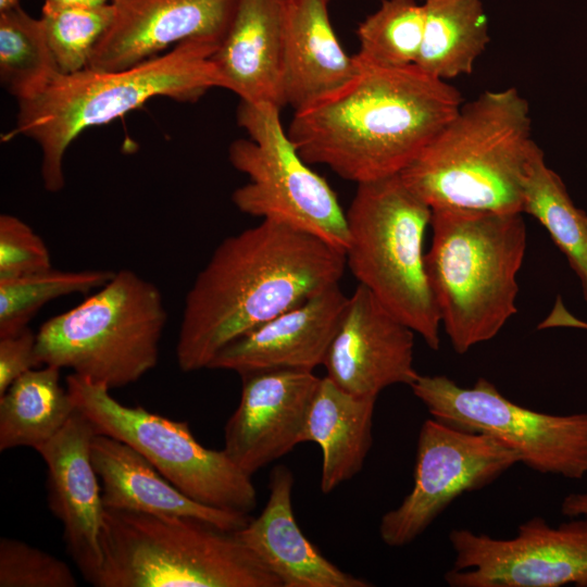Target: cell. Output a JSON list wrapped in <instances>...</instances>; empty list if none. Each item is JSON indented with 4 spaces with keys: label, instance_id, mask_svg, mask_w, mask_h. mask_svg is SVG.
<instances>
[{
    "label": "cell",
    "instance_id": "7c38bea8",
    "mask_svg": "<svg viewBox=\"0 0 587 587\" xmlns=\"http://www.w3.org/2000/svg\"><path fill=\"white\" fill-rule=\"evenodd\" d=\"M517 463L520 454L492 436L427 419L419 433L412 489L382 516V541L411 544L458 497L490 485Z\"/></svg>",
    "mask_w": 587,
    "mask_h": 587
},
{
    "label": "cell",
    "instance_id": "30bf717a",
    "mask_svg": "<svg viewBox=\"0 0 587 587\" xmlns=\"http://www.w3.org/2000/svg\"><path fill=\"white\" fill-rule=\"evenodd\" d=\"M66 389L75 409L98 434L116 438L146 458L168 482L189 498L205 505L249 514L257 507L251 476L222 450L202 446L187 422L124 405L110 388L74 373Z\"/></svg>",
    "mask_w": 587,
    "mask_h": 587
},
{
    "label": "cell",
    "instance_id": "484cf974",
    "mask_svg": "<svg viewBox=\"0 0 587 587\" xmlns=\"http://www.w3.org/2000/svg\"><path fill=\"white\" fill-rule=\"evenodd\" d=\"M523 213L534 216L549 233L578 277L587 303V214L572 201L561 177L539 148L523 185Z\"/></svg>",
    "mask_w": 587,
    "mask_h": 587
},
{
    "label": "cell",
    "instance_id": "9a60e30c",
    "mask_svg": "<svg viewBox=\"0 0 587 587\" xmlns=\"http://www.w3.org/2000/svg\"><path fill=\"white\" fill-rule=\"evenodd\" d=\"M240 376V400L225 424L223 450L252 476L301 444L308 409L321 377L313 371L290 369Z\"/></svg>",
    "mask_w": 587,
    "mask_h": 587
},
{
    "label": "cell",
    "instance_id": "9c48e42d",
    "mask_svg": "<svg viewBox=\"0 0 587 587\" xmlns=\"http://www.w3.org/2000/svg\"><path fill=\"white\" fill-rule=\"evenodd\" d=\"M280 109L241 101L238 125L249 139L229 145L228 160L248 183L232 195L245 214L273 220L346 251V212L329 184L310 168L280 122Z\"/></svg>",
    "mask_w": 587,
    "mask_h": 587
},
{
    "label": "cell",
    "instance_id": "e575fe53",
    "mask_svg": "<svg viewBox=\"0 0 587 587\" xmlns=\"http://www.w3.org/2000/svg\"><path fill=\"white\" fill-rule=\"evenodd\" d=\"M112 0H45V3L57 7H98L111 3Z\"/></svg>",
    "mask_w": 587,
    "mask_h": 587
},
{
    "label": "cell",
    "instance_id": "4316f807",
    "mask_svg": "<svg viewBox=\"0 0 587 587\" xmlns=\"http://www.w3.org/2000/svg\"><path fill=\"white\" fill-rule=\"evenodd\" d=\"M59 73L40 18L20 5L0 12V78L17 102L37 96Z\"/></svg>",
    "mask_w": 587,
    "mask_h": 587
},
{
    "label": "cell",
    "instance_id": "7402d4cb",
    "mask_svg": "<svg viewBox=\"0 0 587 587\" xmlns=\"http://www.w3.org/2000/svg\"><path fill=\"white\" fill-rule=\"evenodd\" d=\"M330 0H284L283 88L298 110L334 91L359 67L340 45L329 17Z\"/></svg>",
    "mask_w": 587,
    "mask_h": 587
},
{
    "label": "cell",
    "instance_id": "603a6c76",
    "mask_svg": "<svg viewBox=\"0 0 587 587\" xmlns=\"http://www.w3.org/2000/svg\"><path fill=\"white\" fill-rule=\"evenodd\" d=\"M377 398L348 392L322 377L310 402L301 433L302 442L322 450L320 488L328 494L355 476L373 444V416Z\"/></svg>",
    "mask_w": 587,
    "mask_h": 587
},
{
    "label": "cell",
    "instance_id": "d6986e66",
    "mask_svg": "<svg viewBox=\"0 0 587 587\" xmlns=\"http://www.w3.org/2000/svg\"><path fill=\"white\" fill-rule=\"evenodd\" d=\"M292 472L275 466L268 499L255 519L235 532L279 579L282 587H367V580L344 572L304 536L292 510Z\"/></svg>",
    "mask_w": 587,
    "mask_h": 587
},
{
    "label": "cell",
    "instance_id": "1f68e13d",
    "mask_svg": "<svg viewBox=\"0 0 587 587\" xmlns=\"http://www.w3.org/2000/svg\"><path fill=\"white\" fill-rule=\"evenodd\" d=\"M52 268L43 239L21 218L0 215V280Z\"/></svg>",
    "mask_w": 587,
    "mask_h": 587
},
{
    "label": "cell",
    "instance_id": "cb8c5ba5",
    "mask_svg": "<svg viewBox=\"0 0 587 587\" xmlns=\"http://www.w3.org/2000/svg\"><path fill=\"white\" fill-rule=\"evenodd\" d=\"M416 65L441 80L470 75L489 42L482 0H424Z\"/></svg>",
    "mask_w": 587,
    "mask_h": 587
},
{
    "label": "cell",
    "instance_id": "8992f818",
    "mask_svg": "<svg viewBox=\"0 0 587 587\" xmlns=\"http://www.w3.org/2000/svg\"><path fill=\"white\" fill-rule=\"evenodd\" d=\"M97 587H282L235 532L203 520L105 509Z\"/></svg>",
    "mask_w": 587,
    "mask_h": 587
},
{
    "label": "cell",
    "instance_id": "5b68a950",
    "mask_svg": "<svg viewBox=\"0 0 587 587\" xmlns=\"http://www.w3.org/2000/svg\"><path fill=\"white\" fill-rule=\"evenodd\" d=\"M425 266L441 325L463 354L495 338L516 312L527 243L523 213L432 210Z\"/></svg>",
    "mask_w": 587,
    "mask_h": 587
},
{
    "label": "cell",
    "instance_id": "d4e9b609",
    "mask_svg": "<svg viewBox=\"0 0 587 587\" xmlns=\"http://www.w3.org/2000/svg\"><path fill=\"white\" fill-rule=\"evenodd\" d=\"M60 367L43 365L16 378L0 396V451L51 439L75 412Z\"/></svg>",
    "mask_w": 587,
    "mask_h": 587
},
{
    "label": "cell",
    "instance_id": "e0dca14e",
    "mask_svg": "<svg viewBox=\"0 0 587 587\" xmlns=\"http://www.w3.org/2000/svg\"><path fill=\"white\" fill-rule=\"evenodd\" d=\"M238 0H112L113 21L89 68L118 71L190 39L221 43Z\"/></svg>",
    "mask_w": 587,
    "mask_h": 587
},
{
    "label": "cell",
    "instance_id": "83f0119b",
    "mask_svg": "<svg viewBox=\"0 0 587 587\" xmlns=\"http://www.w3.org/2000/svg\"><path fill=\"white\" fill-rule=\"evenodd\" d=\"M114 272L107 270L60 271L0 280V338L28 327L48 302L64 296L88 294L105 285Z\"/></svg>",
    "mask_w": 587,
    "mask_h": 587
},
{
    "label": "cell",
    "instance_id": "4fadbf2b",
    "mask_svg": "<svg viewBox=\"0 0 587 587\" xmlns=\"http://www.w3.org/2000/svg\"><path fill=\"white\" fill-rule=\"evenodd\" d=\"M451 587H587V516L551 526L540 516L517 527L511 538L465 528L449 533Z\"/></svg>",
    "mask_w": 587,
    "mask_h": 587
},
{
    "label": "cell",
    "instance_id": "2e32d148",
    "mask_svg": "<svg viewBox=\"0 0 587 587\" xmlns=\"http://www.w3.org/2000/svg\"><path fill=\"white\" fill-rule=\"evenodd\" d=\"M97 430L78 410L35 450L47 467V501L63 528V541L85 579L92 584L102 564L100 532L104 513L101 485L90 457Z\"/></svg>",
    "mask_w": 587,
    "mask_h": 587
},
{
    "label": "cell",
    "instance_id": "ba28073f",
    "mask_svg": "<svg viewBox=\"0 0 587 587\" xmlns=\"http://www.w3.org/2000/svg\"><path fill=\"white\" fill-rule=\"evenodd\" d=\"M166 309L159 288L122 268L36 334L39 365L70 369L110 389L138 382L158 363Z\"/></svg>",
    "mask_w": 587,
    "mask_h": 587
},
{
    "label": "cell",
    "instance_id": "f1b7e54d",
    "mask_svg": "<svg viewBox=\"0 0 587 587\" xmlns=\"http://www.w3.org/2000/svg\"><path fill=\"white\" fill-rule=\"evenodd\" d=\"M424 30L423 3L415 0H383L360 23L357 34L360 60L390 67L414 65Z\"/></svg>",
    "mask_w": 587,
    "mask_h": 587
},
{
    "label": "cell",
    "instance_id": "52a82bcc",
    "mask_svg": "<svg viewBox=\"0 0 587 587\" xmlns=\"http://www.w3.org/2000/svg\"><path fill=\"white\" fill-rule=\"evenodd\" d=\"M346 220L347 267L430 349L438 350L441 322L423 251L432 209L398 174L358 184Z\"/></svg>",
    "mask_w": 587,
    "mask_h": 587
},
{
    "label": "cell",
    "instance_id": "6da1fadb",
    "mask_svg": "<svg viewBox=\"0 0 587 587\" xmlns=\"http://www.w3.org/2000/svg\"><path fill=\"white\" fill-rule=\"evenodd\" d=\"M346 267L345 251L277 221L228 236L186 295L178 367L209 369L230 341L338 284Z\"/></svg>",
    "mask_w": 587,
    "mask_h": 587
},
{
    "label": "cell",
    "instance_id": "277c9868",
    "mask_svg": "<svg viewBox=\"0 0 587 587\" xmlns=\"http://www.w3.org/2000/svg\"><path fill=\"white\" fill-rule=\"evenodd\" d=\"M220 43L190 39L168 52L118 71L59 73L32 99L18 102L14 134L33 139L41 150V177L50 192L65 185L63 160L86 128L107 124L155 97L195 102L225 82L212 54Z\"/></svg>",
    "mask_w": 587,
    "mask_h": 587
},
{
    "label": "cell",
    "instance_id": "4dcf8cb0",
    "mask_svg": "<svg viewBox=\"0 0 587 587\" xmlns=\"http://www.w3.org/2000/svg\"><path fill=\"white\" fill-rule=\"evenodd\" d=\"M61 559L16 538L0 539V587H76Z\"/></svg>",
    "mask_w": 587,
    "mask_h": 587
},
{
    "label": "cell",
    "instance_id": "d6a6232c",
    "mask_svg": "<svg viewBox=\"0 0 587 587\" xmlns=\"http://www.w3.org/2000/svg\"><path fill=\"white\" fill-rule=\"evenodd\" d=\"M39 365L36 335L29 327L0 338V396L21 375Z\"/></svg>",
    "mask_w": 587,
    "mask_h": 587
},
{
    "label": "cell",
    "instance_id": "3957f363",
    "mask_svg": "<svg viewBox=\"0 0 587 587\" xmlns=\"http://www.w3.org/2000/svg\"><path fill=\"white\" fill-rule=\"evenodd\" d=\"M539 149L527 100L514 87L461 105L399 174L432 210L523 213V185Z\"/></svg>",
    "mask_w": 587,
    "mask_h": 587
},
{
    "label": "cell",
    "instance_id": "44dd1931",
    "mask_svg": "<svg viewBox=\"0 0 587 587\" xmlns=\"http://www.w3.org/2000/svg\"><path fill=\"white\" fill-rule=\"evenodd\" d=\"M90 457L105 509L195 517L228 532L243 528L251 519L249 514L212 508L189 498L138 451L111 436L97 433L90 444Z\"/></svg>",
    "mask_w": 587,
    "mask_h": 587
},
{
    "label": "cell",
    "instance_id": "5bb4252c",
    "mask_svg": "<svg viewBox=\"0 0 587 587\" xmlns=\"http://www.w3.org/2000/svg\"><path fill=\"white\" fill-rule=\"evenodd\" d=\"M414 334L359 284L327 350L326 377L361 397L377 398L392 385L411 386L420 375L414 367Z\"/></svg>",
    "mask_w": 587,
    "mask_h": 587
},
{
    "label": "cell",
    "instance_id": "8fae6325",
    "mask_svg": "<svg viewBox=\"0 0 587 587\" xmlns=\"http://www.w3.org/2000/svg\"><path fill=\"white\" fill-rule=\"evenodd\" d=\"M432 417L454 428L492 436L541 474L587 475V413L557 415L522 407L487 378L472 387L445 375H419L410 386Z\"/></svg>",
    "mask_w": 587,
    "mask_h": 587
},
{
    "label": "cell",
    "instance_id": "7a4b0ae2",
    "mask_svg": "<svg viewBox=\"0 0 587 587\" xmlns=\"http://www.w3.org/2000/svg\"><path fill=\"white\" fill-rule=\"evenodd\" d=\"M357 59L349 80L295 110L287 134L307 163L358 185L400 174L457 114L463 97L416 64Z\"/></svg>",
    "mask_w": 587,
    "mask_h": 587
},
{
    "label": "cell",
    "instance_id": "ffe728a7",
    "mask_svg": "<svg viewBox=\"0 0 587 587\" xmlns=\"http://www.w3.org/2000/svg\"><path fill=\"white\" fill-rule=\"evenodd\" d=\"M211 60L241 101L285 107L284 0H238Z\"/></svg>",
    "mask_w": 587,
    "mask_h": 587
},
{
    "label": "cell",
    "instance_id": "ac0fdd59",
    "mask_svg": "<svg viewBox=\"0 0 587 587\" xmlns=\"http://www.w3.org/2000/svg\"><path fill=\"white\" fill-rule=\"evenodd\" d=\"M348 297L333 285L226 345L209 369L239 375L323 365Z\"/></svg>",
    "mask_w": 587,
    "mask_h": 587
},
{
    "label": "cell",
    "instance_id": "d590c367",
    "mask_svg": "<svg viewBox=\"0 0 587 587\" xmlns=\"http://www.w3.org/2000/svg\"><path fill=\"white\" fill-rule=\"evenodd\" d=\"M20 5V0H0V12L7 11L9 9Z\"/></svg>",
    "mask_w": 587,
    "mask_h": 587
},
{
    "label": "cell",
    "instance_id": "836d02e7",
    "mask_svg": "<svg viewBox=\"0 0 587 587\" xmlns=\"http://www.w3.org/2000/svg\"><path fill=\"white\" fill-rule=\"evenodd\" d=\"M560 509L561 513L567 517L587 516V491L565 496Z\"/></svg>",
    "mask_w": 587,
    "mask_h": 587
},
{
    "label": "cell",
    "instance_id": "f546056e",
    "mask_svg": "<svg viewBox=\"0 0 587 587\" xmlns=\"http://www.w3.org/2000/svg\"><path fill=\"white\" fill-rule=\"evenodd\" d=\"M113 15L111 3L98 7L43 3L40 21L60 73L70 74L88 67Z\"/></svg>",
    "mask_w": 587,
    "mask_h": 587
}]
</instances>
